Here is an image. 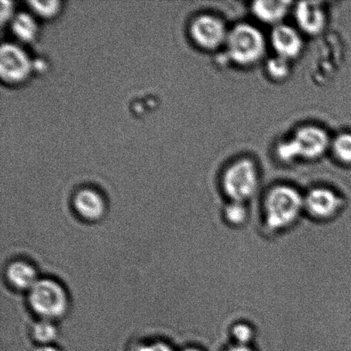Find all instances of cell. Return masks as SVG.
<instances>
[{
  "label": "cell",
  "mask_w": 351,
  "mask_h": 351,
  "mask_svg": "<svg viewBox=\"0 0 351 351\" xmlns=\"http://www.w3.org/2000/svg\"><path fill=\"white\" fill-rule=\"evenodd\" d=\"M270 43L277 56L289 61L298 58L304 48V40L299 31L285 23L274 27Z\"/></svg>",
  "instance_id": "obj_9"
},
{
  "label": "cell",
  "mask_w": 351,
  "mask_h": 351,
  "mask_svg": "<svg viewBox=\"0 0 351 351\" xmlns=\"http://www.w3.org/2000/svg\"><path fill=\"white\" fill-rule=\"evenodd\" d=\"M343 208V199L338 192L326 186H315L304 195V212L318 222L337 218Z\"/></svg>",
  "instance_id": "obj_7"
},
{
  "label": "cell",
  "mask_w": 351,
  "mask_h": 351,
  "mask_svg": "<svg viewBox=\"0 0 351 351\" xmlns=\"http://www.w3.org/2000/svg\"><path fill=\"white\" fill-rule=\"evenodd\" d=\"M32 335L40 346L51 345L58 338V329L51 321L43 319L34 326Z\"/></svg>",
  "instance_id": "obj_18"
},
{
  "label": "cell",
  "mask_w": 351,
  "mask_h": 351,
  "mask_svg": "<svg viewBox=\"0 0 351 351\" xmlns=\"http://www.w3.org/2000/svg\"><path fill=\"white\" fill-rule=\"evenodd\" d=\"M330 150L339 162L351 166V133L343 132L336 136L332 139Z\"/></svg>",
  "instance_id": "obj_16"
},
{
  "label": "cell",
  "mask_w": 351,
  "mask_h": 351,
  "mask_svg": "<svg viewBox=\"0 0 351 351\" xmlns=\"http://www.w3.org/2000/svg\"><path fill=\"white\" fill-rule=\"evenodd\" d=\"M290 1H256L251 5L253 15L261 23L277 26L282 23L289 12Z\"/></svg>",
  "instance_id": "obj_12"
},
{
  "label": "cell",
  "mask_w": 351,
  "mask_h": 351,
  "mask_svg": "<svg viewBox=\"0 0 351 351\" xmlns=\"http://www.w3.org/2000/svg\"><path fill=\"white\" fill-rule=\"evenodd\" d=\"M229 30L221 19L212 14L195 17L189 29L193 43L206 51H215L225 46Z\"/></svg>",
  "instance_id": "obj_6"
},
{
  "label": "cell",
  "mask_w": 351,
  "mask_h": 351,
  "mask_svg": "<svg viewBox=\"0 0 351 351\" xmlns=\"http://www.w3.org/2000/svg\"><path fill=\"white\" fill-rule=\"evenodd\" d=\"M230 335L235 345L250 346L256 337V330L249 322H237L230 326Z\"/></svg>",
  "instance_id": "obj_17"
},
{
  "label": "cell",
  "mask_w": 351,
  "mask_h": 351,
  "mask_svg": "<svg viewBox=\"0 0 351 351\" xmlns=\"http://www.w3.org/2000/svg\"><path fill=\"white\" fill-rule=\"evenodd\" d=\"M32 61L22 47L16 43H5L0 47V77L8 84L26 81L32 71Z\"/></svg>",
  "instance_id": "obj_8"
},
{
  "label": "cell",
  "mask_w": 351,
  "mask_h": 351,
  "mask_svg": "<svg viewBox=\"0 0 351 351\" xmlns=\"http://www.w3.org/2000/svg\"><path fill=\"white\" fill-rule=\"evenodd\" d=\"M259 186V169L250 158L234 161L222 175V191L230 202L247 203L256 195Z\"/></svg>",
  "instance_id": "obj_4"
},
{
  "label": "cell",
  "mask_w": 351,
  "mask_h": 351,
  "mask_svg": "<svg viewBox=\"0 0 351 351\" xmlns=\"http://www.w3.org/2000/svg\"><path fill=\"white\" fill-rule=\"evenodd\" d=\"M10 29L13 36L23 43H30L36 39L38 34V24L31 14L22 12L15 13L10 21Z\"/></svg>",
  "instance_id": "obj_14"
},
{
  "label": "cell",
  "mask_w": 351,
  "mask_h": 351,
  "mask_svg": "<svg viewBox=\"0 0 351 351\" xmlns=\"http://www.w3.org/2000/svg\"><path fill=\"white\" fill-rule=\"evenodd\" d=\"M6 277L14 288L21 291H30L38 282L36 268L23 261H16L7 267Z\"/></svg>",
  "instance_id": "obj_13"
},
{
  "label": "cell",
  "mask_w": 351,
  "mask_h": 351,
  "mask_svg": "<svg viewBox=\"0 0 351 351\" xmlns=\"http://www.w3.org/2000/svg\"><path fill=\"white\" fill-rule=\"evenodd\" d=\"M266 70L268 75L274 80L283 81L291 73L290 61L275 55V57L267 62Z\"/></svg>",
  "instance_id": "obj_19"
},
{
  "label": "cell",
  "mask_w": 351,
  "mask_h": 351,
  "mask_svg": "<svg viewBox=\"0 0 351 351\" xmlns=\"http://www.w3.org/2000/svg\"><path fill=\"white\" fill-rule=\"evenodd\" d=\"M182 351H203L201 349L196 348V347H189V348H186L182 350Z\"/></svg>",
  "instance_id": "obj_25"
},
{
  "label": "cell",
  "mask_w": 351,
  "mask_h": 351,
  "mask_svg": "<svg viewBox=\"0 0 351 351\" xmlns=\"http://www.w3.org/2000/svg\"><path fill=\"white\" fill-rule=\"evenodd\" d=\"M34 351H61V350L60 349L57 348V347H55L53 346L47 345V346H40Z\"/></svg>",
  "instance_id": "obj_24"
},
{
  "label": "cell",
  "mask_w": 351,
  "mask_h": 351,
  "mask_svg": "<svg viewBox=\"0 0 351 351\" xmlns=\"http://www.w3.org/2000/svg\"><path fill=\"white\" fill-rule=\"evenodd\" d=\"M73 204L77 215L88 221H98L106 211L105 199L94 189H80L74 196Z\"/></svg>",
  "instance_id": "obj_11"
},
{
  "label": "cell",
  "mask_w": 351,
  "mask_h": 351,
  "mask_svg": "<svg viewBox=\"0 0 351 351\" xmlns=\"http://www.w3.org/2000/svg\"><path fill=\"white\" fill-rule=\"evenodd\" d=\"M226 351H254L250 346H240L232 343Z\"/></svg>",
  "instance_id": "obj_23"
},
{
  "label": "cell",
  "mask_w": 351,
  "mask_h": 351,
  "mask_svg": "<svg viewBox=\"0 0 351 351\" xmlns=\"http://www.w3.org/2000/svg\"><path fill=\"white\" fill-rule=\"evenodd\" d=\"M29 301L33 311L48 321L63 317L68 311L66 291L57 281L48 278L38 280L29 291Z\"/></svg>",
  "instance_id": "obj_5"
},
{
  "label": "cell",
  "mask_w": 351,
  "mask_h": 351,
  "mask_svg": "<svg viewBox=\"0 0 351 351\" xmlns=\"http://www.w3.org/2000/svg\"><path fill=\"white\" fill-rule=\"evenodd\" d=\"M304 213V195L294 186L274 185L264 196L263 218L268 232H287Z\"/></svg>",
  "instance_id": "obj_1"
},
{
  "label": "cell",
  "mask_w": 351,
  "mask_h": 351,
  "mask_svg": "<svg viewBox=\"0 0 351 351\" xmlns=\"http://www.w3.org/2000/svg\"><path fill=\"white\" fill-rule=\"evenodd\" d=\"M222 216L226 225L240 228L246 225L250 218V210L245 202L229 201L223 206Z\"/></svg>",
  "instance_id": "obj_15"
},
{
  "label": "cell",
  "mask_w": 351,
  "mask_h": 351,
  "mask_svg": "<svg viewBox=\"0 0 351 351\" xmlns=\"http://www.w3.org/2000/svg\"><path fill=\"white\" fill-rule=\"evenodd\" d=\"M225 47L233 63L240 66H252L265 57L267 40L256 27L241 23L229 30Z\"/></svg>",
  "instance_id": "obj_3"
},
{
  "label": "cell",
  "mask_w": 351,
  "mask_h": 351,
  "mask_svg": "<svg viewBox=\"0 0 351 351\" xmlns=\"http://www.w3.org/2000/svg\"><path fill=\"white\" fill-rule=\"evenodd\" d=\"M136 351H175L171 346L164 342H153L140 346Z\"/></svg>",
  "instance_id": "obj_22"
},
{
  "label": "cell",
  "mask_w": 351,
  "mask_h": 351,
  "mask_svg": "<svg viewBox=\"0 0 351 351\" xmlns=\"http://www.w3.org/2000/svg\"><path fill=\"white\" fill-rule=\"evenodd\" d=\"M1 7H0V19H1V23L8 22L12 20L15 12H14L13 3L8 1V0H1Z\"/></svg>",
  "instance_id": "obj_21"
},
{
  "label": "cell",
  "mask_w": 351,
  "mask_h": 351,
  "mask_svg": "<svg viewBox=\"0 0 351 351\" xmlns=\"http://www.w3.org/2000/svg\"><path fill=\"white\" fill-rule=\"evenodd\" d=\"M295 19L302 32L316 36L325 29L328 17L321 3L299 2L295 7Z\"/></svg>",
  "instance_id": "obj_10"
},
{
  "label": "cell",
  "mask_w": 351,
  "mask_h": 351,
  "mask_svg": "<svg viewBox=\"0 0 351 351\" xmlns=\"http://www.w3.org/2000/svg\"><path fill=\"white\" fill-rule=\"evenodd\" d=\"M331 143L328 133L322 127L304 125L295 130L290 138L278 144L276 153L285 162L295 160H314L328 152Z\"/></svg>",
  "instance_id": "obj_2"
},
{
  "label": "cell",
  "mask_w": 351,
  "mask_h": 351,
  "mask_svg": "<svg viewBox=\"0 0 351 351\" xmlns=\"http://www.w3.org/2000/svg\"><path fill=\"white\" fill-rule=\"evenodd\" d=\"M29 5L34 15L36 14V16L43 19H51L60 12L61 3L58 0H48V1L32 0L29 1Z\"/></svg>",
  "instance_id": "obj_20"
}]
</instances>
